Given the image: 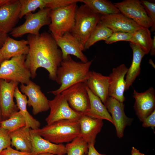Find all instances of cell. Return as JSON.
Listing matches in <instances>:
<instances>
[{
	"label": "cell",
	"instance_id": "6da1fadb",
	"mask_svg": "<svg viewBox=\"0 0 155 155\" xmlns=\"http://www.w3.org/2000/svg\"><path fill=\"white\" fill-rule=\"evenodd\" d=\"M27 40L29 49L25 63L31 78H34L37 69L42 67L48 71L50 79L55 81L63 58L61 51L51 34L46 32L37 35L28 34Z\"/></svg>",
	"mask_w": 155,
	"mask_h": 155
},
{
	"label": "cell",
	"instance_id": "7a4b0ae2",
	"mask_svg": "<svg viewBox=\"0 0 155 155\" xmlns=\"http://www.w3.org/2000/svg\"><path fill=\"white\" fill-rule=\"evenodd\" d=\"M92 61L86 63L76 62L68 55L63 60L57 71L55 81L60 85V87L48 93L56 95L76 83H85L88 77Z\"/></svg>",
	"mask_w": 155,
	"mask_h": 155
},
{
	"label": "cell",
	"instance_id": "3957f363",
	"mask_svg": "<svg viewBox=\"0 0 155 155\" xmlns=\"http://www.w3.org/2000/svg\"><path fill=\"white\" fill-rule=\"evenodd\" d=\"M34 130L44 139L56 144L69 143L80 136L79 120H59Z\"/></svg>",
	"mask_w": 155,
	"mask_h": 155
},
{
	"label": "cell",
	"instance_id": "277c9868",
	"mask_svg": "<svg viewBox=\"0 0 155 155\" xmlns=\"http://www.w3.org/2000/svg\"><path fill=\"white\" fill-rule=\"evenodd\" d=\"M101 16L84 4L78 7L74 24L70 32L77 39L84 51L85 45L100 21Z\"/></svg>",
	"mask_w": 155,
	"mask_h": 155
},
{
	"label": "cell",
	"instance_id": "5b68a950",
	"mask_svg": "<svg viewBox=\"0 0 155 155\" xmlns=\"http://www.w3.org/2000/svg\"><path fill=\"white\" fill-rule=\"evenodd\" d=\"M77 3L51 10L49 29L53 36H61L70 32L75 23Z\"/></svg>",
	"mask_w": 155,
	"mask_h": 155
},
{
	"label": "cell",
	"instance_id": "8992f818",
	"mask_svg": "<svg viewBox=\"0 0 155 155\" xmlns=\"http://www.w3.org/2000/svg\"><path fill=\"white\" fill-rule=\"evenodd\" d=\"M26 55L5 60L0 66V79L27 84L31 80V74L25 64Z\"/></svg>",
	"mask_w": 155,
	"mask_h": 155
},
{
	"label": "cell",
	"instance_id": "52a82bcc",
	"mask_svg": "<svg viewBox=\"0 0 155 155\" xmlns=\"http://www.w3.org/2000/svg\"><path fill=\"white\" fill-rule=\"evenodd\" d=\"M51 9L45 8L37 12L29 13L25 15V22L21 25L14 28L10 34L14 37H22L28 34L37 35L39 34L41 28L51 23L50 13Z\"/></svg>",
	"mask_w": 155,
	"mask_h": 155
},
{
	"label": "cell",
	"instance_id": "ba28073f",
	"mask_svg": "<svg viewBox=\"0 0 155 155\" xmlns=\"http://www.w3.org/2000/svg\"><path fill=\"white\" fill-rule=\"evenodd\" d=\"M55 96L53 99L49 100L50 112L45 119L47 125L62 120H79L82 115L70 107L66 98L62 94Z\"/></svg>",
	"mask_w": 155,
	"mask_h": 155
},
{
	"label": "cell",
	"instance_id": "9c48e42d",
	"mask_svg": "<svg viewBox=\"0 0 155 155\" xmlns=\"http://www.w3.org/2000/svg\"><path fill=\"white\" fill-rule=\"evenodd\" d=\"M84 82L76 83L61 93L66 98L70 107L76 112L84 115L90 108V102Z\"/></svg>",
	"mask_w": 155,
	"mask_h": 155
},
{
	"label": "cell",
	"instance_id": "30bf717a",
	"mask_svg": "<svg viewBox=\"0 0 155 155\" xmlns=\"http://www.w3.org/2000/svg\"><path fill=\"white\" fill-rule=\"evenodd\" d=\"M120 12L140 26L149 28L153 26L152 20L139 0H125L114 3Z\"/></svg>",
	"mask_w": 155,
	"mask_h": 155
},
{
	"label": "cell",
	"instance_id": "8fae6325",
	"mask_svg": "<svg viewBox=\"0 0 155 155\" xmlns=\"http://www.w3.org/2000/svg\"><path fill=\"white\" fill-rule=\"evenodd\" d=\"M20 88L21 92L28 97V105L32 107L33 115L49 109V100L42 92L40 86L30 80L27 85L21 84Z\"/></svg>",
	"mask_w": 155,
	"mask_h": 155
},
{
	"label": "cell",
	"instance_id": "7c38bea8",
	"mask_svg": "<svg viewBox=\"0 0 155 155\" xmlns=\"http://www.w3.org/2000/svg\"><path fill=\"white\" fill-rule=\"evenodd\" d=\"M19 84L0 79V106L4 120L19 111L13 100L16 88Z\"/></svg>",
	"mask_w": 155,
	"mask_h": 155
},
{
	"label": "cell",
	"instance_id": "4fadbf2b",
	"mask_svg": "<svg viewBox=\"0 0 155 155\" xmlns=\"http://www.w3.org/2000/svg\"><path fill=\"white\" fill-rule=\"evenodd\" d=\"M104 105L111 114L117 136L119 138L122 137L125 128L131 125L133 119L128 117L125 115L123 103L113 97H109Z\"/></svg>",
	"mask_w": 155,
	"mask_h": 155
},
{
	"label": "cell",
	"instance_id": "5bb4252c",
	"mask_svg": "<svg viewBox=\"0 0 155 155\" xmlns=\"http://www.w3.org/2000/svg\"><path fill=\"white\" fill-rule=\"evenodd\" d=\"M20 0H8L0 6V30L7 34L10 32L20 19Z\"/></svg>",
	"mask_w": 155,
	"mask_h": 155
},
{
	"label": "cell",
	"instance_id": "9a60e30c",
	"mask_svg": "<svg viewBox=\"0 0 155 155\" xmlns=\"http://www.w3.org/2000/svg\"><path fill=\"white\" fill-rule=\"evenodd\" d=\"M133 97L135 99L134 108L137 117L142 122L155 110V90L151 87L140 93L134 90Z\"/></svg>",
	"mask_w": 155,
	"mask_h": 155
},
{
	"label": "cell",
	"instance_id": "2e32d148",
	"mask_svg": "<svg viewBox=\"0 0 155 155\" xmlns=\"http://www.w3.org/2000/svg\"><path fill=\"white\" fill-rule=\"evenodd\" d=\"M52 36L61 51L63 60L72 55L76 57L81 62L86 63L88 61L79 42L70 32H67L61 36Z\"/></svg>",
	"mask_w": 155,
	"mask_h": 155
},
{
	"label": "cell",
	"instance_id": "e0dca14e",
	"mask_svg": "<svg viewBox=\"0 0 155 155\" xmlns=\"http://www.w3.org/2000/svg\"><path fill=\"white\" fill-rule=\"evenodd\" d=\"M128 69L124 64H121L113 68L108 76L109 96L123 103L125 100L124 92L125 90L126 83L124 78Z\"/></svg>",
	"mask_w": 155,
	"mask_h": 155
},
{
	"label": "cell",
	"instance_id": "ac0fdd59",
	"mask_svg": "<svg viewBox=\"0 0 155 155\" xmlns=\"http://www.w3.org/2000/svg\"><path fill=\"white\" fill-rule=\"evenodd\" d=\"M100 21L113 32L131 33L143 28L120 12L101 16Z\"/></svg>",
	"mask_w": 155,
	"mask_h": 155
},
{
	"label": "cell",
	"instance_id": "d6986e66",
	"mask_svg": "<svg viewBox=\"0 0 155 155\" xmlns=\"http://www.w3.org/2000/svg\"><path fill=\"white\" fill-rule=\"evenodd\" d=\"M32 149L31 155L44 153L64 155L66 154L65 146L63 144L52 143L40 135L35 131L30 128Z\"/></svg>",
	"mask_w": 155,
	"mask_h": 155
},
{
	"label": "cell",
	"instance_id": "ffe728a7",
	"mask_svg": "<svg viewBox=\"0 0 155 155\" xmlns=\"http://www.w3.org/2000/svg\"><path fill=\"white\" fill-rule=\"evenodd\" d=\"M85 83L90 90L99 98L105 105L109 97L108 76L104 75L93 71H90Z\"/></svg>",
	"mask_w": 155,
	"mask_h": 155
},
{
	"label": "cell",
	"instance_id": "44dd1931",
	"mask_svg": "<svg viewBox=\"0 0 155 155\" xmlns=\"http://www.w3.org/2000/svg\"><path fill=\"white\" fill-rule=\"evenodd\" d=\"M79 121L80 136L88 144H95L97 135L101 131L103 125L102 120L82 115Z\"/></svg>",
	"mask_w": 155,
	"mask_h": 155
},
{
	"label": "cell",
	"instance_id": "7402d4cb",
	"mask_svg": "<svg viewBox=\"0 0 155 155\" xmlns=\"http://www.w3.org/2000/svg\"><path fill=\"white\" fill-rule=\"evenodd\" d=\"M29 49L27 40H17L8 36L0 51L4 59L8 60L14 57L26 55Z\"/></svg>",
	"mask_w": 155,
	"mask_h": 155
},
{
	"label": "cell",
	"instance_id": "603a6c76",
	"mask_svg": "<svg viewBox=\"0 0 155 155\" xmlns=\"http://www.w3.org/2000/svg\"><path fill=\"white\" fill-rule=\"evenodd\" d=\"M21 11L20 19L27 13L34 11L38 8L40 10L45 8L53 9L64 5L63 0H20Z\"/></svg>",
	"mask_w": 155,
	"mask_h": 155
},
{
	"label": "cell",
	"instance_id": "cb8c5ba5",
	"mask_svg": "<svg viewBox=\"0 0 155 155\" xmlns=\"http://www.w3.org/2000/svg\"><path fill=\"white\" fill-rule=\"evenodd\" d=\"M129 45L133 51V59L130 67L128 68L126 74L125 90L129 89L139 75L141 71V62L146 54L138 46L131 42H130Z\"/></svg>",
	"mask_w": 155,
	"mask_h": 155
},
{
	"label": "cell",
	"instance_id": "d4e9b609",
	"mask_svg": "<svg viewBox=\"0 0 155 155\" xmlns=\"http://www.w3.org/2000/svg\"><path fill=\"white\" fill-rule=\"evenodd\" d=\"M86 88L90 99V107L84 115L94 119L106 120L113 124L111 116L105 105L87 86Z\"/></svg>",
	"mask_w": 155,
	"mask_h": 155
},
{
	"label": "cell",
	"instance_id": "484cf974",
	"mask_svg": "<svg viewBox=\"0 0 155 155\" xmlns=\"http://www.w3.org/2000/svg\"><path fill=\"white\" fill-rule=\"evenodd\" d=\"M11 145L16 150L31 153L32 146L30 128L25 126L10 132Z\"/></svg>",
	"mask_w": 155,
	"mask_h": 155
},
{
	"label": "cell",
	"instance_id": "4316f807",
	"mask_svg": "<svg viewBox=\"0 0 155 155\" xmlns=\"http://www.w3.org/2000/svg\"><path fill=\"white\" fill-rule=\"evenodd\" d=\"M16 105L19 111L22 114L26 121V127L34 130L40 128V123L34 119L29 113L27 109L28 99L26 96L22 93L18 86L16 87L14 94Z\"/></svg>",
	"mask_w": 155,
	"mask_h": 155
},
{
	"label": "cell",
	"instance_id": "83f0119b",
	"mask_svg": "<svg viewBox=\"0 0 155 155\" xmlns=\"http://www.w3.org/2000/svg\"><path fill=\"white\" fill-rule=\"evenodd\" d=\"M94 13L101 16L120 13L114 3L106 0H80Z\"/></svg>",
	"mask_w": 155,
	"mask_h": 155
},
{
	"label": "cell",
	"instance_id": "f1b7e54d",
	"mask_svg": "<svg viewBox=\"0 0 155 155\" xmlns=\"http://www.w3.org/2000/svg\"><path fill=\"white\" fill-rule=\"evenodd\" d=\"M132 43L139 46L146 54L150 52L152 39L149 28H142L132 33Z\"/></svg>",
	"mask_w": 155,
	"mask_h": 155
},
{
	"label": "cell",
	"instance_id": "f546056e",
	"mask_svg": "<svg viewBox=\"0 0 155 155\" xmlns=\"http://www.w3.org/2000/svg\"><path fill=\"white\" fill-rule=\"evenodd\" d=\"M113 32L100 21L87 41L84 46V50L89 49L98 41L102 40L105 41L110 36Z\"/></svg>",
	"mask_w": 155,
	"mask_h": 155
},
{
	"label": "cell",
	"instance_id": "4dcf8cb0",
	"mask_svg": "<svg viewBox=\"0 0 155 155\" xmlns=\"http://www.w3.org/2000/svg\"><path fill=\"white\" fill-rule=\"evenodd\" d=\"M67 155L87 154L88 144L81 136L78 137L65 146Z\"/></svg>",
	"mask_w": 155,
	"mask_h": 155
},
{
	"label": "cell",
	"instance_id": "1f68e13d",
	"mask_svg": "<svg viewBox=\"0 0 155 155\" xmlns=\"http://www.w3.org/2000/svg\"><path fill=\"white\" fill-rule=\"evenodd\" d=\"M25 118L19 111L8 119L2 121L0 127L7 130L9 133L26 126Z\"/></svg>",
	"mask_w": 155,
	"mask_h": 155
},
{
	"label": "cell",
	"instance_id": "d6a6232c",
	"mask_svg": "<svg viewBox=\"0 0 155 155\" xmlns=\"http://www.w3.org/2000/svg\"><path fill=\"white\" fill-rule=\"evenodd\" d=\"M122 41H128L132 43L133 41L132 33L113 32L110 36L105 41L106 44H111Z\"/></svg>",
	"mask_w": 155,
	"mask_h": 155
},
{
	"label": "cell",
	"instance_id": "836d02e7",
	"mask_svg": "<svg viewBox=\"0 0 155 155\" xmlns=\"http://www.w3.org/2000/svg\"><path fill=\"white\" fill-rule=\"evenodd\" d=\"M141 3L144 7L148 16L152 20L153 26L151 27L152 32L155 30V4L146 0H141Z\"/></svg>",
	"mask_w": 155,
	"mask_h": 155
},
{
	"label": "cell",
	"instance_id": "e575fe53",
	"mask_svg": "<svg viewBox=\"0 0 155 155\" xmlns=\"http://www.w3.org/2000/svg\"><path fill=\"white\" fill-rule=\"evenodd\" d=\"M9 133L7 130L0 127V154L3 150L11 146Z\"/></svg>",
	"mask_w": 155,
	"mask_h": 155
},
{
	"label": "cell",
	"instance_id": "d590c367",
	"mask_svg": "<svg viewBox=\"0 0 155 155\" xmlns=\"http://www.w3.org/2000/svg\"><path fill=\"white\" fill-rule=\"evenodd\" d=\"M142 126L144 127H155V110L142 121Z\"/></svg>",
	"mask_w": 155,
	"mask_h": 155
},
{
	"label": "cell",
	"instance_id": "8d00e7d4",
	"mask_svg": "<svg viewBox=\"0 0 155 155\" xmlns=\"http://www.w3.org/2000/svg\"><path fill=\"white\" fill-rule=\"evenodd\" d=\"M0 155H31L30 153L19 151L13 149L11 146L3 150Z\"/></svg>",
	"mask_w": 155,
	"mask_h": 155
},
{
	"label": "cell",
	"instance_id": "74e56055",
	"mask_svg": "<svg viewBox=\"0 0 155 155\" xmlns=\"http://www.w3.org/2000/svg\"><path fill=\"white\" fill-rule=\"evenodd\" d=\"M94 145L93 143L88 144V150L87 155H105L99 153L95 149Z\"/></svg>",
	"mask_w": 155,
	"mask_h": 155
},
{
	"label": "cell",
	"instance_id": "f35d334b",
	"mask_svg": "<svg viewBox=\"0 0 155 155\" xmlns=\"http://www.w3.org/2000/svg\"><path fill=\"white\" fill-rule=\"evenodd\" d=\"M7 36V34L0 30V49L3 45Z\"/></svg>",
	"mask_w": 155,
	"mask_h": 155
},
{
	"label": "cell",
	"instance_id": "ab89813d",
	"mask_svg": "<svg viewBox=\"0 0 155 155\" xmlns=\"http://www.w3.org/2000/svg\"><path fill=\"white\" fill-rule=\"evenodd\" d=\"M150 52L151 55L154 56L155 55V36H153L152 39V44L150 47Z\"/></svg>",
	"mask_w": 155,
	"mask_h": 155
},
{
	"label": "cell",
	"instance_id": "60d3db41",
	"mask_svg": "<svg viewBox=\"0 0 155 155\" xmlns=\"http://www.w3.org/2000/svg\"><path fill=\"white\" fill-rule=\"evenodd\" d=\"M131 155H145L143 153H141L139 150L134 147H132L131 150Z\"/></svg>",
	"mask_w": 155,
	"mask_h": 155
},
{
	"label": "cell",
	"instance_id": "b9f144b4",
	"mask_svg": "<svg viewBox=\"0 0 155 155\" xmlns=\"http://www.w3.org/2000/svg\"><path fill=\"white\" fill-rule=\"evenodd\" d=\"M5 59L3 58V57L1 53V52L0 51V66L2 63V62L5 60Z\"/></svg>",
	"mask_w": 155,
	"mask_h": 155
},
{
	"label": "cell",
	"instance_id": "7bdbcfd3",
	"mask_svg": "<svg viewBox=\"0 0 155 155\" xmlns=\"http://www.w3.org/2000/svg\"><path fill=\"white\" fill-rule=\"evenodd\" d=\"M38 155H61L60 154H51L49 153H42L39 154Z\"/></svg>",
	"mask_w": 155,
	"mask_h": 155
},
{
	"label": "cell",
	"instance_id": "ee69618b",
	"mask_svg": "<svg viewBox=\"0 0 155 155\" xmlns=\"http://www.w3.org/2000/svg\"><path fill=\"white\" fill-rule=\"evenodd\" d=\"M8 0H0V6L7 2Z\"/></svg>",
	"mask_w": 155,
	"mask_h": 155
},
{
	"label": "cell",
	"instance_id": "f6af8a7d",
	"mask_svg": "<svg viewBox=\"0 0 155 155\" xmlns=\"http://www.w3.org/2000/svg\"><path fill=\"white\" fill-rule=\"evenodd\" d=\"M149 63L150 64L152 65H154V63L151 59H150L149 61Z\"/></svg>",
	"mask_w": 155,
	"mask_h": 155
},
{
	"label": "cell",
	"instance_id": "bcb514c9",
	"mask_svg": "<svg viewBox=\"0 0 155 155\" xmlns=\"http://www.w3.org/2000/svg\"><path fill=\"white\" fill-rule=\"evenodd\" d=\"M1 116H2V115L1 109V107H0V124L1 122L2 121H1ZM2 117H3V116H2Z\"/></svg>",
	"mask_w": 155,
	"mask_h": 155
},
{
	"label": "cell",
	"instance_id": "7dc6e473",
	"mask_svg": "<svg viewBox=\"0 0 155 155\" xmlns=\"http://www.w3.org/2000/svg\"><path fill=\"white\" fill-rule=\"evenodd\" d=\"M84 155H87V154H84Z\"/></svg>",
	"mask_w": 155,
	"mask_h": 155
}]
</instances>
